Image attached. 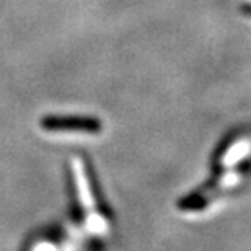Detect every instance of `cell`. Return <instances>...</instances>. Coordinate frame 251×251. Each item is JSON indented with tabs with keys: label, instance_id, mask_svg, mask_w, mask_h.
Instances as JSON below:
<instances>
[{
	"label": "cell",
	"instance_id": "cell-2",
	"mask_svg": "<svg viewBox=\"0 0 251 251\" xmlns=\"http://www.w3.org/2000/svg\"><path fill=\"white\" fill-rule=\"evenodd\" d=\"M242 12L247 15V17H251V3H243L242 5Z\"/></svg>",
	"mask_w": 251,
	"mask_h": 251
},
{
	"label": "cell",
	"instance_id": "cell-1",
	"mask_svg": "<svg viewBox=\"0 0 251 251\" xmlns=\"http://www.w3.org/2000/svg\"><path fill=\"white\" fill-rule=\"evenodd\" d=\"M41 127L49 132H87L98 134L103 129V124L98 118L92 116H46L41 119Z\"/></svg>",
	"mask_w": 251,
	"mask_h": 251
}]
</instances>
